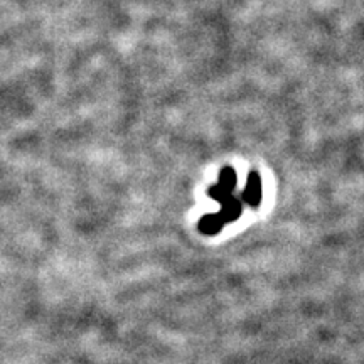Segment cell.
Returning <instances> with one entry per match:
<instances>
[{
  "label": "cell",
  "instance_id": "cell-1",
  "mask_svg": "<svg viewBox=\"0 0 364 364\" xmlns=\"http://www.w3.org/2000/svg\"><path fill=\"white\" fill-rule=\"evenodd\" d=\"M243 199H245V203H248L253 207L258 206L260 204L261 181H260V176L256 174V172H251V174L248 176L246 189H245V193H243Z\"/></svg>",
  "mask_w": 364,
  "mask_h": 364
},
{
  "label": "cell",
  "instance_id": "cell-2",
  "mask_svg": "<svg viewBox=\"0 0 364 364\" xmlns=\"http://www.w3.org/2000/svg\"><path fill=\"white\" fill-rule=\"evenodd\" d=\"M223 223L226 221H234L237 217L241 215V203L237 198H228L224 203H221V211L217 212Z\"/></svg>",
  "mask_w": 364,
  "mask_h": 364
},
{
  "label": "cell",
  "instance_id": "cell-3",
  "mask_svg": "<svg viewBox=\"0 0 364 364\" xmlns=\"http://www.w3.org/2000/svg\"><path fill=\"white\" fill-rule=\"evenodd\" d=\"M223 226V220H221L220 215H206L199 223V228H201L203 233L206 234H215L221 229Z\"/></svg>",
  "mask_w": 364,
  "mask_h": 364
},
{
  "label": "cell",
  "instance_id": "cell-4",
  "mask_svg": "<svg viewBox=\"0 0 364 364\" xmlns=\"http://www.w3.org/2000/svg\"><path fill=\"white\" fill-rule=\"evenodd\" d=\"M217 186H221V188H224L226 190H229V193H233V189L237 188V172H234L232 167L223 169V171H221Z\"/></svg>",
  "mask_w": 364,
  "mask_h": 364
},
{
  "label": "cell",
  "instance_id": "cell-5",
  "mask_svg": "<svg viewBox=\"0 0 364 364\" xmlns=\"http://www.w3.org/2000/svg\"><path fill=\"white\" fill-rule=\"evenodd\" d=\"M210 196L212 199H216L217 203H224L226 199L232 198V193L229 190H226L224 188H221V186H212L210 189Z\"/></svg>",
  "mask_w": 364,
  "mask_h": 364
}]
</instances>
